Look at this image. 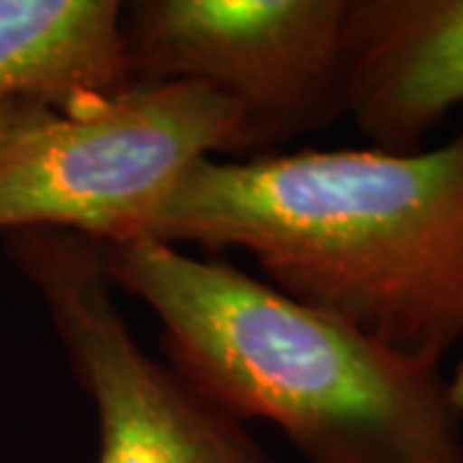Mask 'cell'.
Masks as SVG:
<instances>
[{"label":"cell","mask_w":463,"mask_h":463,"mask_svg":"<svg viewBox=\"0 0 463 463\" xmlns=\"http://www.w3.org/2000/svg\"><path fill=\"white\" fill-rule=\"evenodd\" d=\"M114 288L160 319L167 365L216 407L265 420L304 463H463L440 365L404 358L219 255L103 242Z\"/></svg>","instance_id":"cell-2"},{"label":"cell","mask_w":463,"mask_h":463,"mask_svg":"<svg viewBox=\"0 0 463 463\" xmlns=\"http://www.w3.org/2000/svg\"><path fill=\"white\" fill-rule=\"evenodd\" d=\"M11 103H16V100H0V118H3V114L11 109Z\"/></svg>","instance_id":"cell-9"},{"label":"cell","mask_w":463,"mask_h":463,"mask_svg":"<svg viewBox=\"0 0 463 463\" xmlns=\"http://www.w3.org/2000/svg\"><path fill=\"white\" fill-rule=\"evenodd\" d=\"M3 252L44 304L96 407V463H279L245 422L142 350L116 304L103 242L26 227L3 232Z\"/></svg>","instance_id":"cell-5"},{"label":"cell","mask_w":463,"mask_h":463,"mask_svg":"<svg viewBox=\"0 0 463 463\" xmlns=\"http://www.w3.org/2000/svg\"><path fill=\"white\" fill-rule=\"evenodd\" d=\"M463 106V0H347L345 116L392 155Z\"/></svg>","instance_id":"cell-6"},{"label":"cell","mask_w":463,"mask_h":463,"mask_svg":"<svg viewBox=\"0 0 463 463\" xmlns=\"http://www.w3.org/2000/svg\"><path fill=\"white\" fill-rule=\"evenodd\" d=\"M347 0H132V83H199L234 103L245 157L281 152L345 116Z\"/></svg>","instance_id":"cell-4"},{"label":"cell","mask_w":463,"mask_h":463,"mask_svg":"<svg viewBox=\"0 0 463 463\" xmlns=\"http://www.w3.org/2000/svg\"><path fill=\"white\" fill-rule=\"evenodd\" d=\"M240 137L234 103L199 83H132L65 106L16 100L0 118V234L134 240L194 163L240 160Z\"/></svg>","instance_id":"cell-3"},{"label":"cell","mask_w":463,"mask_h":463,"mask_svg":"<svg viewBox=\"0 0 463 463\" xmlns=\"http://www.w3.org/2000/svg\"><path fill=\"white\" fill-rule=\"evenodd\" d=\"M448 394H450V402H453L456 412L463 417V358L456 365L453 376L448 379Z\"/></svg>","instance_id":"cell-8"},{"label":"cell","mask_w":463,"mask_h":463,"mask_svg":"<svg viewBox=\"0 0 463 463\" xmlns=\"http://www.w3.org/2000/svg\"><path fill=\"white\" fill-rule=\"evenodd\" d=\"M118 0H0V100L65 106L132 85Z\"/></svg>","instance_id":"cell-7"},{"label":"cell","mask_w":463,"mask_h":463,"mask_svg":"<svg viewBox=\"0 0 463 463\" xmlns=\"http://www.w3.org/2000/svg\"><path fill=\"white\" fill-rule=\"evenodd\" d=\"M139 237L248 252L265 283L440 365L463 343V129L410 155L297 149L185 170Z\"/></svg>","instance_id":"cell-1"}]
</instances>
